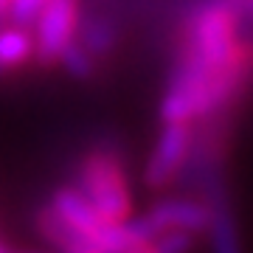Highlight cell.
Returning <instances> with one entry per match:
<instances>
[{
	"mask_svg": "<svg viewBox=\"0 0 253 253\" xmlns=\"http://www.w3.org/2000/svg\"><path fill=\"white\" fill-rule=\"evenodd\" d=\"M253 73V45L239 40V14L222 0L186 20L180 59L161 99V121H194L225 107Z\"/></svg>",
	"mask_w": 253,
	"mask_h": 253,
	"instance_id": "cell-1",
	"label": "cell"
},
{
	"mask_svg": "<svg viewBox=\"0 0 253 253\" xmlns=\"http://www.w3.org/2000/svg\"><path fill=\"white\" fill-rule=\"evenodd\" d=\"M76 186L107 225H118L132 217V191L126 183L124 161L116 149L96 146L82 155Z\"/></svg>",
	"mask_w": 253,
	"mask_h": 253,
	"instance_id": "cell-2",
	"label": "cell"
},
{
	"mask_svg": "<svg viewBox=\"0 0 253 253\" xmlns=\"http://www.w3.org/2000/svg\"><path fill=\"white\" fill-rule=\"evenodd\" d=\"M82 17V0H45L37 14L34 34V62L42 68H56L62 48L76 37Z\"/></svg>",
	"mask_w": 253,
	"mask_h": 253,
	"instance_id": "cell-3",
	"label": "cell"
},
{
	"mask_svg": "<svg viewBox=\"0 0 253 253\" xmlns=\"http://www.w3.org/2000/svg\"><path fill=\"white\" fill-rule=\"evenodd\" d=\"M191 146H194V129L189 121H163L161 135L146 161L144 183L149 189H166L169 183H174V177L189 163Z\"/></svg>",
	"mask_w": 253,
	"mask_h": 253,
	"instance_id": "cell-4",
	"label": "cell"
},
{
	"mask_svg": "<svg viewBox=\"0 0 253 253\" xmlns=\"http://www.w3.org/2000/svg\"><path fill=\"white\" fill-rule=\"evenodd\" d=\"M141 228L149 239L166 234V231H186V234H200L208 225V206L197 200L172 197L155 203L144 217H138Z\"/></svg>",
	"mask_w": 253,
	"mask_h": 253,
	"instance_id": "cell-5",
	"label": "cell"
},
{
	"mask_svg": "<svg viewBox=\"0 0 253 253\" xmlns=\"http://www.w3.org/2000/svg\"><path fill=\"white\" fill-rule=\"evenodd\" d=\"M34 62V34L31 28L6 23L0 26V79H9L14 73Z\"/></svg>",
	"mask_w": 253,
	"mask_h": 253,
	"instance_id": "cell-6",
	"label": "cell"
},
{
	"mask_svg": "<svg viewBox=\"0 0 253 253\" xmlns=\"http://www.w3.org/2000/svg\"><path fill=\"white\" fill-rule=\"evenodd\" d=\"M76 40L84 42V48H90L99 59H104L116 48L118 31L107 14H82L79 28H76Z\"/></svg>",
	"mask_w": 253,
	"mask_h": 253,
	"instance_id": "cell-7",
	"label": "cell"
},
{
	"mask_svg": "<svg viewBox=\"0 0 253 253\" xmlns=\"http://www.w3.org/2000/svg\"><path fill=\"white\" fill-rule=\"evenodd\" d=\"M206 231L211 234V251L214 253H242L236 222L231 217V211L225 208V203H219V197H214V203L208 206Z\"/></svg>",
	"mask_w": 253,
	"mask_h": 253,
	"instance_id": "cell-8",
	"label": "cell"
},
{
	"mask_svg": "<svg viewBox=\"0 0 253 253\" xmlns=\"http://www.w3.org/2000/svg\"><path fill=\"white\" fill-rule=\"evenodd\" d=\"M59 68H65V71L71 73L73 79H93L96 76V71H99L101 59L96 54H93L90 48H84V42H79L76 37H73L71 42L62 48V54H59Z\"/></svg>",
	"mask_w": 253,
	"mask_h": 253,
	"instance_id": "cell-9",
	"label": "cell"
},
{
	"mask_svg": "<svg viewBox=\"0 0 253 253\" xmlns=\"http://www.w3.org/2000/svg\"><path fill=\"white\" fill-rule=\"evenodd\" d=\"M9 11H11V0H0V26L9 23Z\"/></svg>",
	"mask_w": 253,
	"mask_h": 253,
	"instance_id": "cell-10",
	"label": "cell"
},
{
	"mask_svg": "<svg viewBox=\"0 0 253 253\" xmlns=\"http://www.w3.org/2000/svg\"><path fill=\"white\" fill-rule=\"evenodd\" d=\"M248 6H251V11H253V0H248Z\"/></svg>",
	"mask_w": 253,
	"mask_h": 253,
	"instance_id": "cell-11",
	"label": "cell"
}]
</instances>
